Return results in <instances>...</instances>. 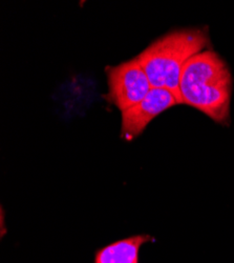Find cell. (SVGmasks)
Listing matches in <instances>:
<instances>
[{
  "label": "cell",
  "instance_id": "cell-1",
  "mask_svg": "<svg viewBox=\"0 0 234 263\" xmlns=\"http://www.w3.org/2000/svg\"><path fill=\"white\" fill-rule=\"evenodd\" d=\"M231 94V74L216 52H201L185 64L180 78L181 104L193 106L216 122L225 123L229 118Z\"/></svg>",
  "mask_w": 234,
  "mask_h": 263
},
{
  "label": "cell",
  "instance_id": "cell-2",
  "mask_svg": "<svg viewBox=\"0 0 234 263\" xmlns=\"http://www.w3.org/2000/svg\"><path fill=\"white\" fill-rule=\"evenodd\" d=\"M209 43L206 31L184 29L155 40L136 59L146 72L153 87L172 92L181 104L180 78L185 64L203 52Z\"/></svg>",
  "mask_w": 234,
  "mask_h": 263
},
{
  "label": "cell",
  "instance_id": "cell-3",
  "mask_svg": "<svg viewBox=\"0 0 234 263\" xmlns=\"http://www.w3.org/2000/svg\"><path fill=\"white\" fill-rule=\"evenodd\" d=\"M109 83L108 100L121 112L140 103L153 89L142 65L135 58L106 69Z\"/></svg>",
  "mask_w": 234,
  "mask_h": 263
},
{
  "label": "cell",
  "instance_id": "cell-4",
  "mask_svg": "<svg viewBox=\"0 0 234 263\" xmlns=\"http://www.w3.org/2000/svg\"><path fill=\"white\" fill-rule=\"evenodd\" d=\"M177 104L179 101L172 92L153 87L140 103L122 112L121 137L127 141L136 139L156 117Z\"/></svg>",
  "mask_w": 234,
  "mask_h": 263
},
{
  "label": "cell",
  "instance_id": "cell-5",
  "mask_svg": "<svg viewBox=\"0 0 234 263\" xmlns=\"http://www.w3.org/2000/svg\"><path fill=\"white\" fill-rule=\"evenodd\" d=\"M152 240L143 234L120 239L97 250L94 263H139L141 248Z\"/></svg>",
  "mask_w": 234,
  "mask_h": 263
}]
</instances>
